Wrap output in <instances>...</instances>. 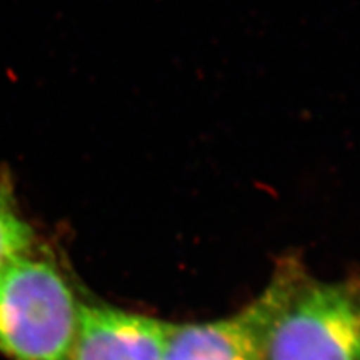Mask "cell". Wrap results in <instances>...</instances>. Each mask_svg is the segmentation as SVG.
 I'll return each instance as SVG.
<instances>
[{
  "label": "cell",
  "mask_w": 360,
  "mask_h": 360,
  "mask_svg": "<svg viewBox=\"0 0 360 360\" xmlns=\"http://www.w3.org/2000/svg\"><path fill=\"white\" fill-rule=\"evenodd\" d=\"M162 360H260L243 311L212 323L173 326Z\"/></svg>",
  "instance_id": "obj_4"
},
{
  "label": "cell",
  "mask_w": 360,
  "mask_h": 360,
  "mask_svg": "<svg viewBox=\"0 0 360 360\" xmlns=\"http://www.w3.org/2000/svg\"><path fill=\"white\" fill-rule=\"evenodd\" d=\"M170 323L80 303L71 360H162Z\"/></svg>",
  "instance_id": "obj_3"
},
{
  "label": "cell",
  "mask_w": 360,
  "mask_h": 360,
  "mask_svg": "<svg viewBox=\"0 0 360 360\" xmlns=\"http://www.w3.org/2000/svg\"><path fill=\"white\" fill-rule=\"evenodd\" d=\"M35 250V233L18 209L13 179L8 170H2L0 172V276L21 257Z\"/></svg>",
  "instance_id": "obj_5"
},
{
  "label": "cell",
  "mask_w": 360,
  "mask_h": 360,
  "mask_svg": "<svg viewBox=\"0 0 360 360\" xmlns=\"http://www.w3.org/2000/svg\"><path fill=\"white\" fill-rule=\"evenodd\" d=\"M243 314L260 360H360V275L321 281L287 257Z\"/></svg>",
  "instance_id": "obj_1"
},
{
  "label": "cell",
  "mask_w": 360,
  "mask_h": 360,
  "mask_svg": "<svg viewBox=\"0 0 360 360\" xmlns=\"http://www.w3.org/2000/svg\"><path fill=\"white\" fill-rule=\"evenodd\" d=\"M78 309L59 266L29 252L0 276V352L14 360H71Z\"/></svg>",
  "instance_id": "obj_2"
}]
</instances>
